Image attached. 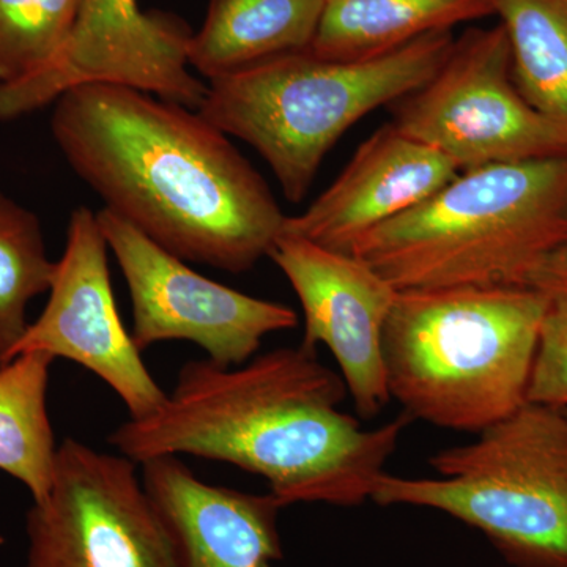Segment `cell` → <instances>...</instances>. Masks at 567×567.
I'll return each instance as SVG.
<instances>
[{"label": "cell", "instance_id": "3957f363", "mask_svg": "<svg viewBox=\"0 0 567 567\" xmlns=\"http://www.w3.org/2000/svg\"><path fill=\"white\" fill-rule=\"evenodd\" d=\"M566 246L567 156H558L462 171L352 254L404 292L532 287Z\"/></svg>", "mask_w": 567, "mask_h": 567}, {"label": "cell", "instance_id": "52a82bcc", "mask_svg": "<svg viewBox=\"0 0 567 567\" xmlns=\"http://www.w3.org/2000/svg\"><path fill=\"white\" fill-rule=\"evenodd\" d=\"M402 133L447 156L458 171L567 156V128L524 99L502 22L472 28L420 89L390 104Z\"/></svg>", "mask_w": 567, "mask_h": 567}, {"label": "cell", "instance_id": "9a60e30c", "mask_svg": "<svg viewBox=\"0 0 567 567\" xmlns=\"http://www.w3.org/2000/svg\"><path fill=\"white\" fill-rule=\"evenodd\" d=\"M324 0H208L188 63L208 80L289 52L308 51Z\"/></svg>", "mask_w": 567, "mask_h": 567}, {"label": "cell", "instance_id": "5b68a950", "mask_svg": "<svg viewBox=\"0 0 567 567\" xmlns=\"http://www.w3.org/2000/svg\"><path fill=\"white\" fill-rule=\"evenodd\" d=\"M453 31L429 33L361 61L289 52L210 80L199 114L251 145L292 204L301 203L324 156L361 118L415 92L451 51Z\"/></svg>", "mask_w": 567, "mask_h": 567}, {"label": "cell", "instance_id": "277c9868", "mask_svg": "<svg viewBox=\"0 0 567 567\" xmlns=\"http://www.w3.org/2000/svg\"><path fill=\"white\" fill-rule=\"evenodd\" d=\"M543 312L535 287L399 292L383 331L390 398L412 420L480 434L527 404Z\"/></svg>", "mask_w": 567, "mask_h": 567}, {"label": "cell", "instance_id": "7402d4cb", "mask_svg": "<svg viewBox=\"0 0 567 567\" xmlns=\"http://www.w3.org/2000/svg\"><path fill=\"white\" fill-rule=\"evenodd\" d=\"M563 412H565V413H566V415H567V410H563Z\"/></svg>", "mask_w": 567, "mask_h": 567}, {"label": "cell", "instance_id": "ba28073f", "mask_svg": "<svg viewBox=\"0 0 567 567\" xmlns=\"http://www.w3.org/2000/svg\"><path fill=\"white\" fill-rule=\"evenodd\" d=\"M136 462L66 439L51 487L25 520L22 567H178Z\"/></svg>", "mask_w": 567, "mask_h": 567}, {"label": "cell", "instance_id": "e0dca14e", "mask_svg": "<svg viewBox=\"0 0 567 567\" xmlns=\"http://www.w3.org/2000/svg\"><path fill=\"white\" fill-rule=\"evenodd\" d=\"M52 363L51 354L28 352L0 364V472L24 484L33 502L50 491L58 456L48 413Z\"/></svg>", "mask_w": 567, "mask_h": 567}, {"label": "cell", "instance_id": "7a4b0ae2", "mask_svg": "<svg viewBox=\"0 0 567 567\" xmlns=\"http://www.w3.org/2000/svg\"><path fill=\"white\" fill-rule=\"evenodd\" d=\"M346 394L342 375L303 346L235 368L188 361L163 404L128 417L110 443L140 465L182 454L233 464L265 477L284 506H358L412 417L368 431L339 410Z\"/></svg>", "mask_w": 567, "mask_h": 567}, {"label": "cell", "instance_id": "6da1fadb", "mask_svg": "<svg viewBox=\"0 0 567 567\" xmlns=\"http://www.w3.org/2000/svg\"><path fill=\"white\" fill-rule=\"evenodd\" d=\"M51 133L104 208L185 262L245 274L282 234L268 183L199 111L81 84L55 100Z\"/></svg>", "mask_w": 567, "mask_h": 567}, {"label": "cell", "instance_id": "8fae6325", "mask_svg": "<svg viewBox=\"0 0 567 567\" xmlns=\"http://www.w3.org/2000/svg\"><path fill=\"white\" fill-rule=\"evenodd\" d=\"M106 238L96 213L78 207L70 216L66 246L55 267L50 300L29 324L11 360L43 352L65 358L102 379L122 399L128 417L151 415L166 399L126 331L115 305Z\"/></svg>", "mask_w": 567, "mask_h": 567}, {"label": "cell", "instance_id": "d6986e66", "mask_svg": "<svg viewBox=\"0 0 567 567\" xmlns=\"http://www.w3.org/2000/svg\"><path fill=\"white\" fill-rule=\"evenodd\" d=\"M55 267L39 216L0 193V364L9 363L31 324V300L50 292Z\"/></svg>", "mask_w": 567, "mask_h": 567}, {"label": "cell", "instance_id": "5bb4252c", "mask_svg": "<svg viewBox=\"0 0 567 567\" xmlns=\"http://www.w3.org/2000/svg\"><path fill=\"white\" fill-rule=\"evenodd\" d=\"M142 483L173 537L178 567H271L282 558L274 494L212 486L177 456L142 464Z\"/></svg>", "mask_w": 567, "mask_h": 567}, {"label": "cell", "instance_id": "44dd1931", "mask_svg": "<svg viewBox=\"0 0 567 567\" xmlns=\"http://www.w3.org/2000/svg\"><path fill=\"white\" fill-rule=\"evenodd\" d=\"M544 300L528 402L567 410V246L533 279Z\"/></svg>", "mask_w": 567, "mask_h": 567}, {"label": "cell", "instance_id": "30bf717a", "mask_svg": "<svg viewBox=\"0 0 567 567\" xmlns=\"http://www.w3.org/2000/svg\"><path fill=\"white\" fill-rule=\"evenodd\" d=\"M188 22L167 11H144L137 0H81L61 54L13 84H0V121L54 103L81 84H118L199 111L207 85L189 73Z\"/></svg>", "mask_w": 567, "mask_h": 567}, {"label": "cell", "instance_id": "8992f818", "mask_svg": "<svg viewBox=\"0 0 567 567\" xmlns=\"http://www.w3.org/2000/svg\"><path fill=\"white\" fill-rule=\"evenodd\" d=\"M440 477L383 473L380 506H417L476 528L516 567H567V415L522 405L470 445L429 458Z\"/></svg>", "mask_w": 567, "mask_h": 567}, {"label": "cell", "instance_id": "ac0fdd59", "mask_svg": "<svg viewBox=\"0 0 567 567\" xmlns=\"http://www.w3.org/2000/svg\"><path fill=\"white\" fill-rule=\"evenodd\" d=\"M524 99L567 128V0H494Z\"/></svg>", "mask_w": 567, "mask_h": 567}, {"label": "cell", "instance_id": "ffe728a7", "mask_svg": "<svg viewBox=\"0 0 567 567\" xmlns=\"http://www.w3.org/2000/svg\"><path fill=\"white\" fill-rule=\"evenodd\" d=\"M81 0H0V84L20 82L63 50Z\"/></svg>", "mask_w": 567, "mask_h": 567}, {"label": "cell", "instance_id": "4fadbf2b", "mask_svg": "<svg viewBox=\"0 0 567 567\" xmlns=\"http://www.w3.org/2000/svg\"><path fill=\"white\" fill-rule=\"evenodd\" d=\"M458 173L443 153L386 123L357 148L315 203L301 215L287 216L282 233L352 254L365 234L424 203Z\"/></svg>", "mask_w": 567, "mask_h": 567}, {"label": "cell", "instance_id": "9c48e42d", "mask_svg": "<svg viewBox=\"0 0 567 567\" xmlns=\"http://www.w3.org/2000/svg\"><path fill=\"white\" fill-rule=\"evenodd\" d=\"M96 219L132 295L130 333L141 352L158 342L186 341L213 363L235 368L256 357L268 334L297 328L298 315L289 306L205 278L107 208Z\"/></svg>", "mask_w": 567, "mask_h": 567}, {"label": "cell", "instance_id": "2e32d148", "mask_svg": "<svg viewBox=\"0 0 567 567\" xmlns=\"http://www.w3.org/2000/svg\"><path fill=\"white\" fill-rule=\"evenodd\" d=\"M495 14L494 0H324L309 52L361 61Z\"/></svg>", "mask_w": 567, "mask_h": 567}, {"label": "cell", "instance_id": "7c38bea8", "mask_svg": "<svg viewBox=\"0 0 567 567\" xmlns=\"http://www.w3.org/2000/svg\"><path fill=\"white\" fill-rule=\"evenodd\" d=\"M271 260L292 286L305 316L301 346H327L361 417H374L390 402L383 331L399 290L353 254L331 251L281 234Z\"/></svg>", "mask_w": 567, "mask_h": 567}]
</instances>
